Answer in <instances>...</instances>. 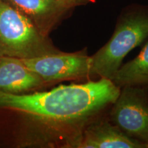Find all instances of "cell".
Here are the masks:
<instances>
[{
  "label": "cell",
  "mask_w": 148,
  "mask_h": 148,
  "mask_svg": "<svg viewBox=\"0 0 148 148\" xmlns=\"http://www.w3.org/2000/svg\"><path fill=\"white\" fill-rule=\"evenodd\" d=\"M26 16L45 36L73 9L60 0H3Z\"/></svg>",
  "instance_id": "6"
},
{
  "label": "cell",
  "mask_w": 148,
  "mask_h": 148,
  "mask_svg": "<svg viewBox=\"0 0 148 148\" xmlns=\"http://www.w3.org/2000/svg\"><path fill=\"white\" fill-rule=\"evenodd\" d=\"M77 147L84 148H148V145L131 138L119 127L107 121H97L84 131Z\"/></svg>",
  "instance_id": "7"
},
{
  "label": "cell",
  "mask_w": 148,
  "mask_h": 148,
  "mask_svg": "<svg viewBox=\"0 0 148 148\" xmlns=\"http://www.w3.org/2000/svg\"><path fill=\"white\" fill-rule=\"evenodd\" d=\"M110 80L119 88L127 85H148V41L139 54L120 66Z\"/></svg>",
  "instance_id": "9"
},
{
  "label": "cell",
  "mask_w": 148,
  "mask_h": 148,
  "mask_svg": "<svg viewBox=\"0 0 148 148\" xmlns=\"http://www.w3.org/2000/svg\"><path fill=\"white\" fill-rule=\"evenodd\" d=\"M57 52L30 19L0 0V57L27 58Z\"/></svg>",
  "instance_id": "3"
},
{
  "label": "cell",
  "mask_w": 148,
  "mask_h": 148,
  "mask_svg": "<svg viewBox=\"0 0 148 148\" xmlns=\"http://www.w3.org/2000/svg\"><path fill=\"white\" fill-rule=\"evenodd\" d=\"M64 4L69 6V8L74 9L76 7L86 5L90 3H93L96 0H60Z\"/></svg>",
  "instance_id": "10"
},
{
  "label": "cell",
  "mask_w": 148,
  "mask_h": 148,
  "mask_svg": "<svg viewBox=\"0 0 148 148\" xmlns=\"http://www.w3.org/2000/svg\"><path fill=\"white\" fill-rule=\"evenodd\" d=\"M119 92L120 88L112 80L101 78L30 94L0 91V107L56 123H75L85 121L113 103Z\"/></svg>",
  "instance_id": "1"
},
{
  "label": "cell",
  "mask_w": 148,
  "mask_h": 148,
  "mask_svg": "<svg viewBox=\"0 0 148 148\" xmlns=\"http://www.w3.org/2000/svg\"><path fill=\"white\" fill-rule=\"evenodd\" d=\"M45 83L90 76L91 57L84 52H57L19 58Z\"/></svg>",
  "instance_id": "5"
},
{
  "label": "cell",
  "mask_w": 148,
  "mask_h": 148,
  "mask_svg": "<svg viewBox=\"0 0 148 148\" xmlns=\"http://www.w3.org/2000/svg\"><path fill=\"white\" fill-rule=\"evenodd\" d=\"M45 84L38 75L27 69L19 58L0 57V91L20 94L36 89Z\"/></svg>",
  "instance_id": "8"
},
{
  "label": "cell",
  "mask_w": 148,
  "mask_h": 148,
  "mask_svg": "<svg viewBox=\"0 0 148 148\" xmlns=\"http://www.w3.org/2000/svg\"><path fill=\"white\" fill-rule=\"evenodd\" d=\"M147 38L148 6L132 4L125 7L118 16L110 40L90 56V76L110 79L125 56Z\"/></svg>",
  "instance_id": "2"
},
{
  "label": "cell",
  "mask_w": 148,
  "mask_h": 148,
  "mask_svg": "<svg viewBox=\"0 0 148 148\" xmlns=\"http://www.w3.org/2000/svg\"><path fill=\"white\" fill-rule=\"evenodd\" d=\"M110 121L130 137L148 145V85L122 86Z\"/></svg>",
  "instance_id": "4"
}]
</instances>
